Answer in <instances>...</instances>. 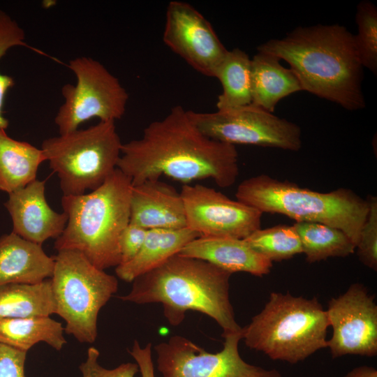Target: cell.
Here are the masks:
<instances>
[{
	"label": "cell",
	"instance_id": "12",
	"mask_svg": "<svg viewBox=\"0 0 377 377\" xmlns=\"http://www.w3.org/2000/svg\"><path fill=\"white\" fill-rule=\"evenodd\" d=\"M180 193L186 227L200 237L244 239L260 228L262 212L213 188L184 184Z\"/></svg>",
	"mask_w": 377,
	"mask_h": 377
},
{
	"label": "cell",
	"instance_id": "10",
	"mask_svg": "<svg viewBox=\"0 0 377 377\" xmlns=\"http://www.w3.org/2000/svg\"><path fill=\"white\" fill-rule=\"evenodd\" d=\"M188 112L198 128L216 140L235 146L249 145L293 151L302 147L298 125L252 103L214 112Z\"/></svg>",
	"mask_w": 377,
	"mask_h": 377
},
{
	"label": "cell",
	"instance_id": "17",
	"mask_svg": "<svg viewBox=\"0 0 377 377\" xmlns=\"http://www.w3.org/2000/svg\"><path fill=\"white\" fill-rule=\"evenodd\" d=\"M179 254L205 260L231 274L246 272L260 277L268 274L273 265L244 239L199 237Z\"/></svg>",
	"mask_w": 377,
	"mask_h": 377
},
{
	"label": "cell",
	"instance_id": "14",
	"mask_svg": "<svg viewBox=\"0 0 377 377\" xmlns=\"http://www.w3.org/2000/svg\"><path fill=\"white\" fill-rule=\"evenodd\" d=\"M163 40L194 70L208 77H214L228 51L208 20L184 1L168 3Z\"/></svg>",
	"mask_w": 377,
	"mask_h": 377
},
{
	"label": "cell",
	"instance_id": "19",
	"mask_svg": "<svg viewBox=\"0 0 377 377\" xmlns=\"http://www.w3.org/2000/svg\"><path fill=\"white\" fill-rule=\"evenodd\" d=\"M280 60L273 54L258 51L251 59L252 104L272 113L280 100L302 91L295 73L283 66Z\"/></svg>",
	"mask_w": 377,
	"mask_h": 377
},
{
	"label": "cell",
	"instance_id": "25",
	"mask_svg": "<svg viewBox=\"0 0 377 377\" xmlns=\"http://www.w3.org/2000/svg\"><path fill=\"white\" fill-rule=\"evenodd\" d=\"M293 227L309 263L333 257H347L355 250L353 242L339 228L315 222H295Z\"/></svg>",
	"mask_w": 377,
	"mask_h": 377
},
{
	"label": "cell",
	"instance_id": "28",
	"mask_svg": "<svg viewBox=\"0 0 377 377\" xmlns=\"http://www.w3.org/2000/svg\"><path fill=\"white\" fill-rule=\"evenodd\" d=\"M25 34L17 22L0 10V59L13 47L26 45ZM15 84L13 78L0 73V128L6 130L8 120L3 115L4 99L8 91Z\"/></svg>",
	"mask_w": 377,
	"mask_h": 377
},
{
	"label": "cell",
	"instance_id": "29",
	"mask_svg": "<svg viewBox=\"0 0 377 377\" xmlns=\"http://www.w3.org/2000/svg\"><path fill=\"white\" fill-rule=\"evenodd\" d=\"M369 210L360 230L355 249L360 262L366 267L377 269V198L368 195Z\"/></svg>",
	"mask_w": 377,
	"mask_h": 377
},
{
	"label": "cell",
	"instance_id": "16",
	"mask_svg": "<svg viewBox=\"0 0 377 377\" xmlns=\"http://www.w3.org/2000/svg\"><path fill=\"white\" fill-rule=\"evenodd\" d=\"M129 223L146 230L186 228L180 192L160 179L133 186Z\"/></svg>",
	"mask_w": 377,
	"mask_h": 377
},
{
	"label": "cell",
	"instance_id": "27",
	"mask_svg": "<svg viewBox=\"0 0 377 377\" xmlns=\"http://www.w3.org/2000/svg\"><path fill=\"white\" fill-rule=\"evenodd\" d=\"M355 22L358 33L354 35L360 59L363 67L377 73V8L369 0L357 6Z\"/></svg>",
	"mask_w": 377,
	"mask_h": 377
},
{
	"label": "cell",
	"instance_id": "23",
	"mask_svg": "<svg viewBox=\"0 0 377 377\" xmlns=\"http://www.w3.org/2000/svg\"><path fill=\"white\" fill-rule=\"evenodd\" d=\"M62 324L50 316L0 319V343L27 352L38 342L57 350L66 343Z\"/></svg>",
	"mask_w": 377,
	"mask_h": 377
},
{
	"label": "cell",
	"instance_id": "8",
	"mask_svg": "<svg viewBox=\"0 0 377 377\" xmlns=\"http://www.w3.org/2000/svg\"><path fill=\"white\" fill-rule=\"evenodd\" d=\"M51 277L56 313L64 331L81 343L95 341L100 310L117 291V279L93 265L80 252L61 250Z\"/></svg>",
	"mask_w": 377,
	"mask_h": 377
},
{
	"label": "cell",
	"instance_id": "2",
	"mask_svg": "<svg viewBox=\"0 0 377 377\" xmlns=\"http://www.w3.org/2000/svg\"><path fill=\"white\" fill-rule=\"evenodd\" d=\"M257 50L288 62L302 91L348 110L364 108L363 66L354 34L344 26L298 27L283 38L262 43Z\"/></svg>",
	"mask_w": 377,
	"mask_h": 377
},
{
	"label": "cell",
	"instance_id": "31",
	"mask_svg": "<svg viewBox=\"0 0 377 377\" xmlns=\"http://www.w3.org/2000/svg\"><path fill=\"white\" fill-rule=\"evenodd\" d=\"M147 230L130 223L125 228L119 242L121 256L119 265L131 261L138 253L145 242Z\"/></svg>",
	"mask_w": 377,
	"mask_h": 377
},
{
	"label": "cell",
	"instance_id": "20",
	"mask_svg": "<svg viewBox=\"0 0 377 377\" xmlns=\"http://www.w3.org/2000/svg\"><path fill=\"white\" fill-rule=\"evenodd\" d=\"M199 237V234L187 227L148 230L138 253L131 261L116 267V274L123 281L132 282L179 253L187 244Z\"/></svg>",
	"mask_w": 377,
	"mask_h": 377
},
{
	"label": "cell",
	"instance_id": "3",
	"mask_svg": "<svg viewBox=\"0 0 377 377\" xmlns=\"http://www.w3.org/2000/svg\"><path fill=\"white\" fill-rule=\"evenodd\" d=\"M232 274L205 260L176 254L161 265L135 279L130 292L119 298L139 304L161 303L172 326L187 311L213 318L222 337L242 330L230 300Z\"/></svg>",
	"mask_w": 377,
	"mask_h": 377
},
{
	"label": "cell",
	"instance_id": "15",
	"mask_svg": "<svg viewBox=\"0 0 377 377\" xmlns=\"http://www.w3.org/2000/svg\"><path fill=\"white\" fill-rule=\"evenodd\" d=\"M45 185V181L36 179L9 193L4 203L12 220V232L40 245L50 238L57 239L68 221L64 212L58 213L47 203Z\"/></svg>",
	"mask_w": 377,
	"mask_h": 377
},
{
	"label": "cell",
	"instance_id": "6",
	"mask_svg": "<svg viewBox=\"0 0 377 377\" xmlns=\"http://www.w3.org/2000/svg\"><path fill=\"white\" fill-rule=\"evenodd\" d=\"M329 327L326 310L316 297L272 292L260 312L242 327V340L273 360L297 364L327 347Z\"/></svg>",
	"mask_w": 377,
	"mask_h": 377
},
{
	"label": "cell",
	"instance_id": "13",
	"mask_svg": "<svg viewBox=\"0 0 377 377\" xmlns=\"http://www.w3.org/2000/svg\"><path fill=\"white\" fill-rule=\"evenodd\" d=\"M332 334L327 347L332 358L347 355H377V305L374 295L362 283L351 284L332 298L326 309Z\"/></svg>",
	"mask_w": 377,
	"mask_h": 377
},
{
	"label": "cell",
	"instance_id": "33",
	"mask_svg": "<svg viewBox=\"0 0 377 377\" xmlns=\"http://www.w3.org/2000/svg\"><path fill=\"white\" fill-rule=\"evenodd\" d=\"M128 353L135 360L141 377H155L151 343H148L145 348H142L139 342L135 340L132 348L128 350Z\"/></svg>",
	"mask_w": 377,
	"mask_h": 377
},
{
	"label": "cell",
	"instance_id": "21",
	"mask_svg": "<svg viewBox=\"0 0 377 377\" xmlns=\"http://www.w3.org/2000/svg\"><path fill=\"white\" fill-rule=\"evenodd\" d=\"M5 131L0 128V191L9 194L36 180L46 158L41 148L15 140Z\"/></svg>",
	"mask_w": 377,
	"mask_h": 377
},
{
	"label": "cell",
	"instance_id": "24",
	"mask_svg": "<svg viewBox=\"0 0 377 377\" xmlns=\"http://www.w3.org/2000/svg\"><path fill=\"white\" fill-rule=\"evenodd\" d=\"M214 77L222 86L216 102L217 110H228L252 103L251 58L245 52L239 48L228 50Z\"/></svg>",
	"mask_w": 377,
	"mask_h": 377
},
{
	"label": "cell",
	"instance_id": "18",
	"mask_svg": "<svg viewBox=\"0 0 377 377\" xmlns=\"http://www.w3.org/2000/svg\"><path fill=\"white\" fill-rule=\"evenodd\" d=\"M54 257L42 245L11 232L0 237V286L38 283L52 277Z\"/></svg>",
	"mask_w": 377,
	"mask_h": 377
},
{
	"label": "cell",
	"instance_id": "9",
	"mask_svg": "<svg viewBox=\"0 0 377 377\" xmlns=\"http://www.w3.org/2000/svg\"><path fill=\"white\" fill-rule=\"evenodd\" d=\"M68 68L76 82L61 88L64 102L54 117L59 134L75 131L93 118L115 121L124 116L128 92L103 64L91 57H79L69 61Z\"/></svg>",
	"mask_w": 377,
	"mask_h": 377
},
{
	"label": "cell",
	"instance_id": "30",
	"mask_svg": "<svg viewBox=\"0 0 377 377\" xmlns=\"http://www.w3.org/2000/svg\"><path fill=\"white\" fill-rule=\"evenodd\" d=\"M100 353L94 347L87 350V358L80 364L82 377H135L139 371L136 363H124L114 369H106L98 362Z\"/></svg>",
	"mask_w": 377,
	"mask_h": 377
},
{
	"label": "cell",
	"instance_id": "1",
	"mask_svg": "<svg viewBox=\"0 0 377 377\" xmlns=\"http://www.w3.org/2000/svg\"><path fill=\"white\" fill-rule=\"evenodd\" d=\"M117 169L133 186L165 175L184 184L212 179L228 188L239 172L235 146L207 137L181 105L151 122L140 138L122 143Z\"/></svg>",
	"mask_w": 377,
	"mask_h": 377
},
{
	"label": "cell",
	"instance_id": "7",
	"mask_svg": "<svg viewBox=\"0 0 377 377\" xmlns=\"http://www.w3.org/2000/svg\"><path fill=\"white\" fill-rule=\"evenodd\" d=\"M122 142L115 121H100L43 140L41 149L57 174L64 195H77L102 185L117 168Z\"/></svg>",
	"mask_w": 377,
	"mask_h": 377
},
{
	"label": "cell",
	"instance_id": "11",
	"mask_svg": "<svg viewBox=\"0 0 377 377\" xmlns=\"http://www.w3.org/2000/svg\"><path fill=\"white\" fill-rule=\"evenodd\" d=\"M223 337V348L216 353L179 335L156 344L158 371L162 377H283L275 369L253 365L242 358L238 346L242 328Z\"/></svg>",
	"mask_w": 377,
	"mask_h": 377
},
{
	"label": "cell",
	"instance_id": "4",
	"mask_svg": "<svg viewBox=\"0 0 377 377\" xmlns=\"http://www.w3.org/2000/svg\"><path fill=\"white\" fill-rule=\"evenodd\" d=\"M132 186L131 179L117 168L91 192L63 195L68 221L56 239L55 249L77 251L101 270L117 267L121 263L119 238L130 222Z\"/></svg>",
	"mask_w": 377,
	"mask_h": 377
},
{
	"label": "cell",
	"instance_id": "32",
	"mask_svg": "<svg viewBox=\"0 0 377 377\" xmlns=\"http://www.w3.org/2000/svg\"><path fill=\"white\" fill-rule=\"evenodd\" d=\"M27 353L0 343V377H26Z\"/></svg>",
	"mask_w": 377,
	"mask_h": 377
},
{
	"label": "cell",
	"instance_id": "22",
	"mask_svg": "<svg viewBox=\"0 0 377 377\" xmlns=\"http://www.w3.org/2000/svg\"><path fill=\"white\" fill-rule=\"evenodd\" d=\"M56 311L51 279L0 286V319L50 316Z\"/></svg>",
	"mask_w": 377,
	"mask_h": 377
},
{
	"label": "cell",
	"instance_id": "26",
	"mask_svg": "<svg viewBox=\"0 0 377 377\" xmlns=\"http://www.w3.org/2000/svg\"><path fill=\"white\" fill-rule=\"evenodd\" d=\"M244 239L272 263L286 260L302 253L301 242L293 226L259 228Z\"/></svg>",
	"mask_w": 377,
	"mask_h": 377
},
{
	"label": "cell",
	"instance_id": "5",
	"mask_svg": "<svg viewBox=\"0 0 377 377\" xmlns=\"http://www.w3.org/2000/svg\"><path fill=\"white\" fill-rule=\"evenodd\" d=\"M235 197L263 214H279L296 222L320 223L339 228L355 246L369 210L367 199L350 188L320 193L267 175L242 181Z\"/></svg>",
	"mask_w": 377,
	"mask_h": 377
},
{
	"label": "cell",
	"instance_id": "34",
	"mask_svg": "<svg viewBox=\"0 0 377 377\" xmlns=\"http://www.w3.org/2000/svg\"><path fill=\"white\" fill-rule=\"evenodd\" d=\"M343 377H377V370L373 367L360 366L351 369Z\"/></svg>",
	"mask_w": 377,
	"mask_h": 377
}]
</instances>
